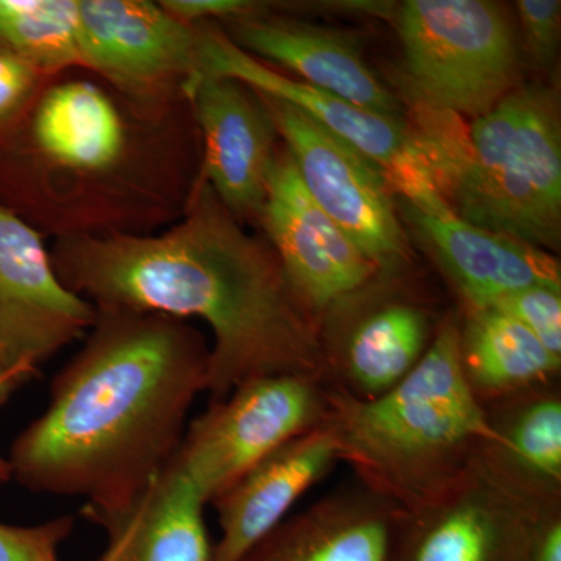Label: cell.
<instances>
[{"label":"cell","instance_id":"cell-28","mask_svg":"<svg viewBox=\"0 0 561 561\" xmlns=\"http://www.w3.org/2000/svg\"><path fill=\"white\" fill-rule=\"evenodd\" d=\"M162 9L184 24L198 25L206 20L230 21L254 13L260 7L247 0H164Z\"/></svg>","mask_w":561,"mask_h":561},{"label":"cell","instance_id":"cell-9","mask_svg":"<svg viewBox=\"0 0 561 561\" xmlns=\"http://www.w3.org/2000/svg\"><path fill=\"white\" fill-rule=\"evenodd\" d=\"M398 278L379 276L319 321L328 382L351 397L371 400L398 386L426 356L445 321L398 290Z\"/></svg>","mask_w":561,"mask_h":561},{"label":"cell","instance_id":"cell-3","mask_svg":"<svg viewBox=\"0 0 561 561\" xmlns=\"http://www.w3.org/2000/svg\"><path fill=\"white\" fill-rule=\"evenodd\" d=\"M412 130L457 219L556 251L561 236V127L556 92L522 87L463 119L416 108Z\"/></svg>","mask_w":561,"mask_h":561},{"label":"cell","instance_id":"cell-5","mask_svg":"<svg viewBox=\"0 0 561 561\" xmlns=\"http://www.w3.org/2000/svg\"><path fill=\"white\" fill-rule=\"evenodd\" d=\"M416 108L476 119L518 88L512 22L486 0H409L398 13Z\"/></svg>","mask_w":561,"mask_h":561},{"label":"cell","instance_id":"cell-12","mask_svg":"<svg viewBox=\"0 0 561 561\" xmlns=\"http://www.w3.org/2000/svg\"><path fill=\"white\" fill-rule=\"evenodd\" d=\"M291 289L317 323L381 272L317 206L286 149L278 150L260 217Z\"/></svg>","mask_w":561,"mask_h":561},{"label":"cell","instance_id":"cell-23","mask_svg":"<svg viewBox=\"0 0 561 561\" xmlns=\"http://www.w3.org/2000/svg\"><path fill=\"white\" fill-rule=\"evenodd\" d=\"M80 0H0V50L39 72L81 65Z\"/></svg>","mask_w":561,"mask_h":561},{"label":"cell","instance_id":"cell-30","mask_svg":"<svg viewBox=\"0 0 561 561\" xmlns=\"http://www.w3.org/2000/svg\"><path fill=\"white\" fill-rule=\"evenodd\" d=\"M22 386H25V383L0 359V391H2L5 400H9L11 394L21 389Z\"/></svg>","mask_w":561,"mask_h":561},{"label":"cell","instance_id":"cell-15","mask_svg":"<svg viewBox=\"0 0 561 561\" xmlns=\"http://www.w3.org/2000/svg\"><path fill=\"white\" fill-rule=\"evenodd\" d=\"M227 22V38L251 57L287 69L300 77L298 81L360 108L401 117L400 101L373 72L353 36L257 11Z\"/></svg>","mask_w":561,"mask_h":561},{"label":"cell","instance_id":"cell-29","mask_svg":"<svg viewBox=\"0 0 561 561\" xmlns=\"http://www.w3.org/2000/svg\"><path fill=\"white\" fill-rule=\"evenodd\" d=\"M524 561H561V508L546 512L535 524Z\"/></svg>","mask_w":561,"mask_h":561},{"label":"cell","instance_id":"cell-27","mask_svg":"<svg viewBox=\"0 0 561 561\" xmlns=\"http://www.w3.org/2000/svg\"><path fill=\"white\" fill-rule=\"evenodd\" d=\"M39 73L28 62L0 50V133L10 127L31 102Z\"/></svg>","mask_w":561,"mask_h":561},{"label":"cell","instance_id":"cell-18","mask_svg":"<svg viewBox=\"0 0 561 561\" xmlns=\"http://www.w3.org/2000/svg\"><path fill=\"white\" fill-rule=\"evenodd\" d=\"M404 206L409 221L459 291L463 308H485L527 287H561L560 264L549 251L474 227L453 213L434 216Z\"/></svg>","mask_w":561,"mask_h":561},{"label":"cell","instance_id":"cell-10","mask_svg":"<svg viewBox=\"0 0 561 561\" xmlns=\"http://www.w3.org/2000/svg\"><path fill=\"white\" fill-rule=\"evenodd\" d=\"M98 308L65 286L39 232L0 205V359L22 382L83 337Z\"/></svg>","mask_w":561,"mask_h":561},{"label":"cell","instance_id":"cell-4","mask_svg":"<svg viewBox=\"0 0 561 561\" xmlns=\"http://www.w3.org/2000/svg\"><path fill=\"white\" fill-rule=\"evenodd\" d=\"M327 424L356 481L408 512L468 471L486 413L460 367L459 313L449 312L415 370L371 400L328 390Z\"/></svg>","mask_w":561,"mask_h":561},{"label":"cell","instance_id":"cell-19","mask_svg":"<svg viewBox=\"0 0 561 561\" xmlns=\"http://www.w3.org/2000/svg\"><path fill=\"white\" fill-rule=\"evenodd\" d=\"M401 513L354 481L287 516L239 561H387Z\"/></svg>","mask_w":561,"mask_h":561},{"label":"cell","instance_id":"cell-2","mask_svg":"<svg viewBox=\"0 0 561 561\" xmlns=\"http://www.w3.org/2000/svg\"><path fill=\"white\" fill-rule=\"evenodd\" d=\"M209 346L190 321L98 308L49 404L11 445V479L35 493L119 511L171 463L206 391Z\"/></svg>","mask_w":561,"mask_h":561},{"label":"cell","instance_id":"cell-11","mask_svg":"<svg viewBox=\"0 0 561 561\" xmlns=\"http://www.w3.org/2000/svg\"><path fill=\"white\" fill-rule=\"evenodd\" d=\"M546 512L551 511L531 507L472 461L448 489L402 511L387 561H524Z\"/></svg>","mask_w":561,"mask_h":561},{"label":"cell","instance_id":"cell-31","mask_svg":"<svg viewBox=\"0 0 561 561\" xmlns=\"http://www.w3.org/2000/svg\"><path fill=\"white\" fill-rule=\"evenodd\" d=\"M5 401V397H3L2 391H0V405ZM9 481H11L9 461H7L5 457L0 456V483H7Z\"/></svg>","mask_w":561,"mask_h":561},{"label":"cell","instance_id":"cell-13","mask_svg":"<svg viewBox=\"0 0 561 561\" xmlns=\"http://www.w3.org/2000/svg\"><path fill=\"white\" fill-rule=\"evenodd\" d=\"M79 46L81 65L150 98L197 73L201 25L146 0H80Z\"/></svg>","mask_w":561,"mask_h":561},{"label":"cell","instance_id":"cell-32","mask_svg":"<svg viewBox=\"0 0 561 561\" xmlns=\"http://www.w3.org/2000/svg\"><path fill=\"white\" fill-rule=\"evenodd\" d=\"M46 561H58V557L57 556L50 557V559H47Z\"/></svg>","mask_w":561,"mask_h":561},{"label":"cell","instance_id":"cell-7","mask_svg":"<svg viewBox=\"0 0 561 561\" xmlns=\"http://www.w3.org/2000/svg\"><path fill=\"white\" fill-rule=\"evenodd\" d=\"M195 76L230 77L265 98L294 106L378 165L391 190L405 198V205L434 216L453 213L438 191L415 133L402 117L360 108L284 76L239 49L225 33L203 25Z\"/></svg>","mask_w":561,"mask_h":561},{"label":"cell","instance_id":"cell-26","mask_svg":"<svg viewBox=\"0 0 561 561\" xmlns=\"http://www.w3.org/2000/svg\"><path fill=\"white\" fill-rule=\"evenodd\" d=\"M518 11L531 60L540 69H551L560 43V0H519Z\"/></svg>","mask_w":561,"mask_h":561},{"label":"cell","instance_id":"cell-24","mask_svg":"<svg viewBox=\"0 0 561 561\" xmlns=\"http://www.w3.org/2000/svg\"><path fill=\"white\" fill-rule=\"evenodd\" d=\"M518 321L549 353L561 359V287L534 286L485 306Z\"/></svg>","mask_w":561,"mask_h":561},{"label":"cell","instance_id":"cell-21","mask_svg":"<svg viewBox=\"0 0 561 561\" xmlns=\"http://www.w3.org/2000/svg\"><path fill=\"white\" fill-rule=\"evenodd\" d=\"M459 351L465 381L482 405L559 381L560 357L493 308H463Z\"/></svg>","mask_w":561,"mask_h":561},{"label":"cell","instance_id":"cell-22","mask_svg":"<svg viewBox=\"0 0 561 561\" xmlns=\"http://www.w3.org/2000/svg\"><path fill=\"white\" fill-rule=\"evenodd\" d=\"M33 139L49 161L79 172H101L119 160L125 128L108 95L88 81L58 84L41 99Z\"/></svg>","mask_w":561,"mask_h":561},{"label":"cell","instance_id":"cell-16","mask_svg":"<svg viewBox=\"0 0 561 561\" xmlns=\"http://www.w3.org/2000/svg\"><path fill=\"white\" fill-rule=\"evenodd\" d=\"M342 461L327 423L294 438L221 491L210 504L221 529L213 561H239L289 516L298 500Z\"/></svg>","mask_w":561,"mask_h":561},{"label":"cell","instance_id":"cell-14","mask_svg":"<svg viewBox=\"0 0 561 561\" xmlns=\"http://www.w3.org/2000/svg\"><path fill=\"white\" fill-rule=\"evenodd\" d=\"M205 140L203 181L232 216L260 217L276 160V131L264 99L230 77L195 76L183 87Z\"/></svg>","mask_w":561,"mask_h":561},{"label":"cell","instance_id":"cell-6","mask_svg":"<svg viewBox=\"0 0 561 561\" xmlns=\"http://www.w3.org/2000/svg\"><path fill=\"white\" fill-rule=\"evenodd\" d=\"M328 390L316 376L251 379L187 424L172 463L208 504L280 446L323 426Z\"/></svg>","mask_w":561,"mask_h":561},{"label":"cell","instance_id":"cell-17","mask_svg":"<svg viewBox=\"0 0 561 561\" xmlns=\"http://www.w3.org/2000/svg\"><path fill=\"white\" fill-rule=\"evenodd\" d=\"M483 409L486 435L476 463L531 507L561 508L560 381Z\"/></svg>","mask_w":561,"mask_h":561},{"label":"cell","instance_id":"cell-8","mask_svg":"<svg viewBox=\"0 0 561 561\" xmlns=\"http://www.w3.org/2000/svg\"><path fill=\"white\" fill-rule=\"evenodd\" d=\"M262 99L312 201L382 276H401L411 250L381 169L294 106Z\"/></svg>","mask_w":561,"mask_h":561},{"label":"cell","instance_id":"cell-1","mask_svg":"<svg viewBox=\"0 0 561 561\" xmlns=\"http://www.w3.org/2000/svg\"><path fill=\"white\" fill-rule=\"evenodd\" d=\"M50 257L65 286L95 308L205 321L210 402L262 376L328 381L319 323L275 251L243 230L206 181L160 236H68Z\"/></svg>","mask_w":561,"mask_h":561},{"label":"cell","instance_id":"cell-25","mask_svg":"<svg viewBox=\"0 0 561 561\" xmlns=\"http://www.w3.org/2000/svg\"><path fill=\"white\" fill-rule=\"evenodd\" d=\"M72 529V516L28 527L0 523V561H46L57 556Z\"/></svg>","mask_w":561,"mask_h":561},{"label":"cell","instance_id":"cell-20","mask_svg":"<svg viewBox=\"0 0 561 561\" xmlns=\"http://www.w3.org/2000/svg\"><path fill=\"white\" fill-rule=\"evenodd\" d=\"M205 505L171 461L130 504L83 515L108 537L101 561H213Z\"/></svg>","mask_w":561,"mask_h":561}]
</instances>
